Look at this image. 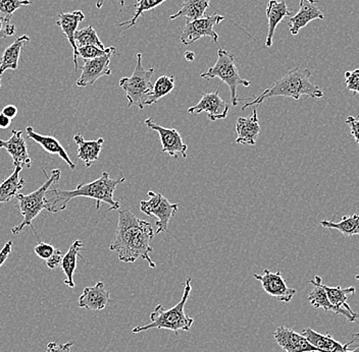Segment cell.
I'll return each mask as SVG.
<instances>
[{
    "instance_id": "6da1fadb",
    "label": "cell",
    "mask_w": 359,
    "mask_h": 352,
    "mask_svg": "<svg viewBox=\"0 0 359 352\" xmlns=\"http://www.w3.org/2000/svg\"><path fill=\"white\" fill-rule=\"evenodd\" d=\"M125 176H121L118 179H111L107 172H103L102 176L96 181L89 183H80L75 190H62L56 188L55 185L47 190L45 195L44 208L49 213L62 212L67 209V203L78 197H84L95 199L96 209H100V204H109V211L120 210L121 203L114 201V194L116 187L125 183Z\"/></svg>"
},
{
    "instance_id": "7a4b0ae2",
    "label": "cell",
    "mask_w": 359,
    "mask_h": 352,
    "mask_svg": "<svg viewBox=\"0 0 359 352\" xmlns=\"http://www.w3.org/2000/svg\"><path fill=\"white\" fill-rule=\"evenodd\" d=\"M311 71L309 69L302 67L291 69L284 77L275 82L271 88L264 90L255 99L246 100L242 111H245L247 107L262 104L264 100L271 97H290L294 100H299L302 95L311 98L324 97V92L311 82Z\"/></svg>"
},
{
    "instance_id": "3957f363",
    "label": "cell",
    "mask_w": 359,
    "mask_h": 352,
    "mask_svg": "<svg viewBox=\"0 0 359 352\" xmlns=\"http://www.w3.org/2000/svg\"><path fill=\"white\" fill-rule=\"evenodd\" d=\"M192 286L191 278H187L185 282V290L183 297L176 306L172 309H165L161 304H157L154 311L150 314L149 324L144 326H137L132 329L134 334L150 330V329H165L178 333V331H190L194 319L185 313V304L190 297Z\"/></svg>"
},
{
    "instance_id": "277c9868",
    "label": "cell",
    "mask_w": 359,
    "mask_h": 352,
    "mask_svg": "<svg viewBox=\"0 0 359 352\" xmlns=\"http://www.w3.org/2000/svg\"><path fill=\"white\" fill-rule=\"evenodd\" d=\"M43 174L47 179L41 187L31 194H18L15 197L22 216V221L19 225H15L11 230L13 234H19L27 226H30L33 232L36 233L33 227V220L40 214V212H42V210L45 209V195H46L47 190L51 188V185L57 183L62 176V171L60 169H53L50 176H47L45 170H43Z\"/></svg>"
},
{
    "instance_id": "5b68a950",
    "label": "cell",
    "mask_w": 359,
    "mask_h": 352,
    "mask_svg": "<svg viewBox=\"0 0 359 352\" xmlns=\"http://www.w3.org/2000/svg\"><path fill=\"white\" fill-rule=\"evenodd\" d=\"M156 69L154 67L145 69L142 66V55H137L136 66L131 77L122 78L120 80L121 88L127 97L128 107L136 106L139 111H143L146 106L154 84L151 82Z\"/></svg>"
},
{
    "instance_id": "8992f818",
    "label": "cell",
    "mask_w": 359,
    "mask_h": 352,
    "mask_svg": "<svg viewBox=\"0 0 359 352\" xmlns=\"http://www.w3.org/2000/svg\"><path fill=\"white\" fill-rule=\"evenodd\" d=\"M202 78L210 80V78H219L222 82L226 84L231 92V103L233 106H237L239 99L237 94V88L242 85L244 87H249L251 85L250 80L242 78L239 75V69L236 66L234 55L219 48L217 50V60L215 66L210 67L205 73H201Z\"/></svg>"
},
{
    "instance_id": "52a82bcc",
    "label": "cell",
    "mask_w": 359,
    "mask_h": 352,
    "mask_svg": "<svg viewBox=\"0 0 359 352\" xmlns=\"http://www.w3.org/2000/svg\"><path fill=\"white\" fill-rule=\"evenodd\" d=\"M147 196L149 197L148 201H140L141 212L144 213L147 216L156 218V234L168 232V223L178 211V204L170 203L165 197L154 190H149Z\"/></svg>"
},
{
    "instance_id": "ba28073f",
    "label": "cell",
    "mask_w": 359,
    "mask_h": 352,
    "mask_svg": "<svg viewBox=\"0 0 359 352\" xmlns=\"http://www.w3.org/2000/svg\"><path fill=\"white\" fill-rule=\"evenodd\" d=\"M156 235L154 227L149 222L141 219L140 226L135 232L131 244L128 248L123 263H134L138 259H143L149 263L151 268H156V263L152 261L149 253L154 252V248L150 246V241Z\"/></svg>"
},
{
    "instance_id": "9c48e42d",
    "label": "cell",
    "mask_w": 359,
    "mask_h": 352,
    "mask_svg": "<svg viewBox=\"0 0 359 352\" xmlns=\"http://www.w3.org/2000/svg\"><path fill=\"white\" fill-rule=\"evenodd\" d=\"M141 219L135 216L129 209L118 210V223L116 226V239L109 246V251L118 253L121 262L125 259L128 248L135 232L140 226Z\"/></svg>"
},
{
    "instance_id": "30bf717a",
    "label": "cell",
    "mask_w": 359,
    "mask_h": 352,
    "mask_svg": "<svg viewBox=\"0 0 359 352\" xmlns=\"http://www.w3.org/2000/svg\"><path fill=\"white\" fill-rule=\"evenodd\" d=\"M224 17L219 13L213 15H204L201 19L190 21L186 20L183 32L181 34V42L186 46L196 42L203 37H210L215 43L219 41V35L215 31V24L223 22Z\"/></svg>"
},
{
    "instance_id": "8fae6325",
    "label": "cell",
    "mask_w": 359,
    "mask_h": 352,
    "mask_svg": "<svg viewBox=\"0 0 359 352\" xmlns=\"http://www.w3.org/2000/svg\"><path fill=\"white\" fill-rule=\"evenodd\" d=\"M253 277L262 283L264 293H268L269 297L277 298L280 302H290L296 295V289L287 286L286 280L283 278L280 271L273 273L264 269L262 274H253Z\"/></svg>"
},
{
    "instance_id": "7c38bea8",
    "label": "cell",
    "mask_w": 359,
    "mask_h": 352,
    "mask_svg": "<svg viewBox=\"0 0 359 352\" xmlns=\"http://www.w3.org/2000/svg\"><path fill=\"white\" fill-rule=\"evenodd\" d=\"M146 127H149L152 131L157 132L161 138V146H163V152L174 157L178 160L177 154H181L184 158H187L188 146L183 142L181 134L176 129H168V127H161L154 122L151 118L145 120Z\"/></svg>"
},
{
    "instance_id": "4fadbf2b",
    "label": "cell",
    "mask_w": 359,
    "mask_h": 352,
    "mask_svg": "<svg viewBox=\"0 0 359 352\" xmlns=\"http://www.w3.org/2000/svg\"><path fill=\"white\" fill-rule=\"evenodd\" d=\"M116 51H111L107 55L100 56V57L93 58V59H87L84 62V66H82V73L78 78V87H87L95 84L96 80L101 77H109L111 75L109 64H111V56Z\"/></svg>"
},
{
    "instance_id": "5bb4252c",
    "label": "cell",
    "mask_w": 359,
    "mask_h": 352,
    "mask_svg": "<svg viewBox=\"0 0 359 352\" xmlns=\"http://www.w3.org/2000/svg\"><path fill=\"white\" fill-rule=\"evenodd\" d=\"M219 90L212 93H205L202 95L201 100L194 106L188 108V112L192 113H202L206 112L212 121L224 120L228 116L230 106L226 104V101L222 99L219 96Z\"/></svg>"
},
{
    "instance_id": "9a60e30c",
    "label": "cell",
    "mask_w": 359,
    "mask_h": 352,
    "mask_svg": "<svg viewBox=\"0 0 359 352\" xmlns=\"http://www.w3.org/2000/svg\"><path fill=\"white\" fill-rule=\"evenodd\" d=\"M273 337L286 352H320L304 336L288 327H278L273 332Z\"/></svg>"
},
{
    "instance_id": "2e32d148",
    "label": "cell",
    "mask_w": 359,
    "mask_h": 352,
    "mask_svg": "<svg viewBox=\"0 0 359 352\" xmlns=\"http://www.w3.org/2000/svg\"><path fill=\"white\" fill-rule=\"evenodd\" d=\"M0 148H4L13 159V167L31 168L32 159L28 152V146L22 136V131H11L8 141L0 140Z\"/></svg>"
},
{
    "instance_id": "e0dca14e",
    "label": "cell",
    "mask_w": 359,
    "mask_h": 352,
    "mask_svg": "<svg viewBox=\"0 0 359 352\" xmlns=\"http://www.w3.org/2000/svg\"><path fill=\"white\" fill-rule=\"evenodd\" d=\"M318 0H300L299 10L286 22L292 35H297L302 28L313 20L325 19L324 13L318 8Z\"/></svg>"
},
{
    "instance_id": "ac0fdd59",
    "label": "cell",
    "mask_w": 359,
    "mask_h": 352,
    "mask_svg": "<svg viewBox=\"0 0 359 352\" xmlns=\"http://www.w3.org/2000/svg\"><path fill=\"white\" fill-rule=\"evenodd\" d=\"M300 334L304 336L320 352H359V347L353 351L349 349V346L353 344V340L346 344H341L340 342L334 339L330 332L327 334H320L314 331L313 329L305 328Z\"/></svg>"
},
{
    "instance_id": "d6986e66",
    "label": "cell",
    "mask_w": 359,
    "mask_h": 352,
    "mask_svg": "<svg viewBox=\"0 0 359 352\" xmlns=\"http://www.w3.org/2000/svg\"><path fill=\"white\" fill-rule=\"evenodd\" d=\"M309 282H311L313 286V290L309 293V300L314 309H324L325 311H334V313L338 314V315L344 316L349 322H354V321L358 319L359 315L354 316L346 311V309H337L330 302L324 286H323L324 284L322 283V278L320 276H316L314 279L309 280Z\"/></svg>"
},
{
    "instance_id": "ffe728a7",
    "label": "cell",
    "mask_w": 359,
    "mask_h": 352,
    "mask_svg": "<svg viewBox=\"0 0 359 352\" xmlns=\"http://www.w3.org/2000/svg\"><path fill=\"white\" fill-rule=\"evenodd\" d=\"M111 304L109 293L105 290L104 283L97 282L95 286L86 287L82 295L79 297L78 304L80 308L92 311H100Z\"/></svg>"
},
{
    "instance_id": "44dd1931",
    "label": "cell",
    "mask_w": 359,
    "mask_h": 352,
    "mask_svg": "<svg viewBox=\"0 0 359 352\" xmlns=\"http://www.w3.org/2000/svg\"><path fill=\"white\" fill-rule=\"evenodd\" d=\"M84 13L81 10L72 11V13H62L58 15L56 26L62 29V33L66 35L67 39L69 40L74 53V66H75V71H78V47L75 41V33L78 30L79 24L84 21Z\"/></svg>"
},
{
    "instance_id": "7402d4cb",
    "label": "cell",
    "mask_w": 359,
    "mask_h": 352,
    "mask_svg": "<svg viewBox=\"0 0 359 352\" xmlns=\"http://www.w3.org/2000/svg\"><path fill=\"white\" fill-rule=\"evenodd\" d=\"M237 139L236 143L244 146H255L260 134L257 109L255 108L250 118H239L236 122Z\"/></svg>"
},
{
    "instance_id": "603a6c76",
    "label": "cell",
    "mask_w": 359,
    "mask_h": 352,
    "mask_svg": "<svg viewBox=\"0 0 359 352\" xmlns=\"http://www.w3.org/2000/svg\"><path fill=\"white\" fill-rule=\"evenodd\" d=\"M26 132L28 134V138L37 143L38 145L41 146L46 153L58 155L69 165L72 170L75 169V163L71 160L66 150H65V148L62 147V143H60L57 139L53 136H43V134H38L31 127H27Z\"/></svg>"
},
{
    "instance_id": "cb8c5ba5",
    "label": "cell",
    "mask_w": 359,
    "mask_h": 352,
    "mask_svg": "<svg viewBox=\"0 0 359 352\" xmlns=\"http://www.w3.org/2000/svg\"><path fill=\"white\" fill-rule=\"evenodd\" d=\"M291 15V10L285 1L269 0L266 6V17L269 20V31L266 35V46H273V35L278 24L283 22L285 17Z\"/></svg>"
},
{
    "instance_id": "d4e9b609",
    "label": "cell",
    "mask_w": 359,
    "mask_h": 352,
    "mask_svg": "<svg viewBox=\"0 0 359 352\" xmlns=\"http://www.w3.org/2000/svg\"><path fill=\"white\" fill-rule=\"evenodd\" d=\"M74 141L78 145V158L85 163L87 168L91 167L100 158L104 139L100 138L96 141H86L82 134L74 136Z\"/></svg>"
},
{
    "instance_id": "484cf974",
    "label": "cell",
    "mask_w": 359,
    "mask_h": 352,
    "mask_svg": "<svg viewBox=\"0 0 359 352\" xmlns=\"http://www.w3.org/2000/svg\"><path fill=\"white\" fill-rule=\"evenodd\" d=\"M30 42L29 36L22 35L13 41L8 48L4 50V55L0 59V75L4 71L11 69L15 71L19 66L20 56H21L22 47Z\"/></svg>"
},
{
    "instance_id": "4316f807",
    "label": "cell",
    "mask_w": 359,
    "mask_h": 352,
    "mask_svg": "<svg viewBox=\"0 0 359 352\" xmlns=\"http://www.w3.org/2000/svg\"><path fill=\"white\" fill-rule=\"evenodd\" d=\"M83 242L81 241H75L69 246L66 255L62 257V267L66 279H65V284L69 286V288H74L76 286L74 282V274H75L76 268H77L78 258H82L80 255V251L82 250Z\"/></svg>"
},
{
    "instance_id": "83f0119b",
    "label": "cell",
    "mask_w": 359,
    "mask_h": 352,
    "mask_svg": "<svg viewBox=\"0 0 359 352\" xmlns=\"http://www.w3.org/2000/svg\"><path fill=\"white\" fill-rule=\"evenodd\" d=\"M22 169V167H15L13 174L0 183V204L8 203L11 199L15 198L26 185L25 179L20 176Z\"/></svg>"
},
{
    "instance_id": "f1b7e54d",
    "label": "cell",
    "mask_w": 359,
    "mask_h": 352,
    "mask_svg": "<svg viewBox=\"0 0 359 352\" xmlns=\"http://www.w3.org/2000/svg\"><path fill=\"white\" fill-rule=\"evenodd\" d=\"M210 0H183L181 10L175 15H170V20H176L180 17H185L190 21L201 19L205 15V11L210 8Z\"/></svg>"
},
{
    "instance_id": "f546056e",
    "label": "cell",
    "mask_w": 359,
    "mask_h": 352,
    "mask_svg": "<svg viewBox=\"0 0 359 352\" xmlns=\"http://www.w3.org/2000/svg\"><path fill=\"white\" fill-rule=\"evenodd\" d=\"M324 286L325 293H327V298L330 302L333 304L335 308L339 309H346V311L351 313L352 315L358 316L355 311H352L349 304L347 302V298L349 295H353L355 293V288L354 287H348V288H342V287H329Z\"/></svg>"
},
{
    "instance_id": "4dcf8cb0",
    "label": "cell",
    "mask_w": 359,
    "mask_h": 352,
    "mask_svg": "<svg viewBox=\"0 0 359 352\" xmlns=\"http://www.w3.org/2000/svg\"><path fill=\"white\" fill-rule=\"evenodd\" d=\"M320 225L327 230H339L345 237L359 234V216L358 214L352 216H343L339 222L322 220Z\"/></svg>"
},
{
    "instance_id": "1f68e13d",
    "label": "cell",
    "mask_w": 359,
    "mask_h": 352,
    "mask_svg": "<svg viewBox=\"0 0 359 352\" xmlns=\"http://www.w3.org/2000/svg\"><path fill=\"white\" fill-rule=\"evenodd\" d=\"M175 88V78L172 76H161L156 80L150 93L149 99L146 103L147 105H152L161 100V98L165 97Z\"/></svg>"
},
{
    "instance_id": "d6a6232c",
    "label": "cell",
    "mask_w": 359,
    "mask_h": 352,
    "mask_svg": "<svg viewBox=\"0 0 359 352\" xmlns=\"http://www.w3.org/2000/svg\"><path fill=\"white\" fill-rule=\"evenodd\" d=\"M75 41L77 47L93 46L100 47L101 49H105L107 47L100 41L97 33L94 30L93 26H88L86 28L81 29V30L76 31Z\"/></svg>"
},
{
    "instance_id": "836d02e7",
    "label": "cell",
    "mask_w": 359,
    "mask_h": 352,
    "mask_svg": "<svg viewBox=\"0 0 359 352\" xmlns=\"http://www.w3.org/2000/svg\"><path fill=\"white\" fill-rule=\"evenodd\" d=\"M165 1L167 0H137L133 17L130 21L121 22L120 27L127 26L126 30H129L131 27L136 24L137 20L144 15L145 11L154 10Z\"/></svg>"
},
{
    "instance_id": "e575fe53",
    "label": "cell",
    "mask_w": 359,
    "mask_h": 352,
    "mask_svg": "<svg viewBox=\"0 0 359 352\" xmlns=\"http://www.w3.org/2000/svg\"><path fill=\"white\" fill-rule=\"evenodd\" d=\"M111 51H116V49L114 47H107L105 49H101L100 47L89 45V46L78 47V56H80L84 60L93 59V58L107 55Z\"/></svg>"
},
{
    "instance_id": "d590c367",
    "label": "cell",
    "mask_w": 359,
    "mask_h": 352,
    "mask_svg": "<svg viewBox=\"0 0 359 352\" xmlns=\"http://www.w3.org/2000/svg\"><path fill=\"white\" fill-rule=\"evenodd\" d=\"M32 4L31 0H0V15H11L22 6Z\"/></svg>"
},
{
    "instance_id": "8d00e7d4",
    "label": "cell",
    "mask_w": 359,
    "mask_h": 352,
    "mask_svg": "<svg viewBox=\"0 0 359 352\" xmlns=\"http://www.w3.org/2000/svg\"><path fill=\"white\" fill-rule=\"evenodd\" d=\"M15 24L11 22L10 15H0V39L11 37L15 34Z\"/></svg>"
},
{
    "instance_id": "74e56055",
    "label": "cell",
    "mask_w": 359,
    "mask_h": 352,
    "mask_svg": "<svg viewBox=\"0 0 359 352\" xmlns=\"http://www.w3.org/2000/svg\"><path fill=\"white\" fill-rule=\"evenodd\" d=\"M56 250H57V248H55V246H51V244H47V242L40 241L39 244L34 248V253H35L40 259L47 261V260L53 257Z\"/></svg>"
},
{
    "instance_id": "f35d334b",
    "label": "cell",
    "mask_w": 359,
    "mask_h": 352,
    "mask_svg": "<svg viewBox=\"0 0 359 352\" xmlns=\"http://www.w3.org/2000/svg\"><path fill=\"white\" fill-rule=\"evenodd\" d=\"M345 84L349 91L359 95V69L345 73Z\"/></svg>"
},
{
    "instance_id": "ab89813d",
    "label": "cell",
    "mask_w": 359,
    "mask_h": 352,
    "mask_svg": "<svg viewBox=\"0 0 359 352\" xmlns=\"http://www.w3.org/2000/svg\"><path fill=\"white\" fill-rule=\"evenodd\" d=\"M73 345L74 342L62 343V344L50 342L47 344L46 351L45 352H72Z\"/></svg>"
},
{
    "instance_id": "60d3db41",
    "label": "cell",
    "mask_w": 359,
    "mask_h": 352,
    "mask_svg": "<svg viewBox=\"0 0 359 352\" xmlns=\"http://www.w3.org/2000/svg\"><path fill=\"white\" fill-rule=\"evenodd\" d=\"M346 123L351 129V136H353L356 143L359 146V116L353 118V116H348Z\"/></svg>"
},
{
    "instance_id": "b9f144b4",
    "label": "cell",
    "mask_w": 359,
    "mask_h": 352,
    "mask_svg": "<svg viewBox=\"0 0 359 352\" xmlns=\"http://www.w3.org/2000/svg\"><path fill=\"white\" fill-rule=\"evenodd\" d=\"M62 257H64V255H62V253L60 252V250H56V252L53 253V257H51L50 259L47 260V261H45L47 268L51 269V270H55V268H57V267L60 266V264H62Z\"/></svg>"
},
{
    "instance_id": "7bdbcfd3",
    "label": "cell",
    "mask_w": 359,
    "mask_h": 352,
    "mask_svg": "<svg viewBox=\"0 0 359 352\" xmlns=\"http://www.w3.org/2000/svg\"><path fill=\"white\" fill-rule=\"evenodd\" d=\"M11 248H13V241H8L6 244H4L2 250L0 251V267L6 263L8 255H10L11 253Z\"/></svg>"
},
{
    "instance_id": "ee69618b",
    "label": "cell",
    "mask_w": 359,
    "mask_h": 352,
    "mask_svg": "<svg viewBox=\"0 0 359 352\" xmlns=\"http://www.w3.org/2000/svg\"><path fill=\"white\" fill-rule=\"evenodd\" d=\"M1 113H4V115L13 120V118L18 115V108L15 105H6V106H4V109H2Z\"/></svg>"
},
{
    "instance_id": "f6af8a7d",
    "label": "cell",
    "mask_w": 359,
    "mask_h": 352,
    "mask_svg": "<svg viewBox=\"0 0 359 352\" xmlns=\"http://www.w3.org/2000/svg\"><path fill=\"white\" fill-rule=\"evenodd\" d=\"M11 125V120L0 112V129H6Z\"/></svg>"
},
{
    "instance_id": "bcb514c9",
    "label": "cell",
    "mask_w": 359,
    "mask_h": 352,
    "mask_svg": "<svg viewBox=\"0 0 359 352\" xmlns=\"http://www.w3.org/2000/svg\"><path fill=\"white\" fill-rule=\"evenodd\" d=\"M185 59L187 60V62H193L195 59V55L193 51H186L185 52Z\"/></svg>"
},
{
    "instance_id": "7dc6e473",
    "label": "cell",
    "mask_w": 359,
    "mask_h": 352,
    "mask_svg": "<svg viewBox=\"0 0 359 352\" xmlns=\"http://www.w3.org/2000/svg\"><path fill=\"white\" fill-rule=\"evenodd\" d=\"M104 1L105 0H97V1H96V8H97L98 10H100V8H102ZM118 1L120 2L121 6H125V0H118Z\"/></svg>"
},
{
    "instance_id": "c3c4849f",
    "label": "cell",
    "mask_w": 359,
    "mask_h": 352,
    "mask_svg": "<svg viewBox=\"0 0 359 352\" xmlns=\"http://www.w3.org/2000/svg\"><path fill=\"white\" fill-rule=\"evenodd\" d=\"M352 338H353V342H359V333H354V334H352Z\"/></svg>"
},
{
    "instance_id": "681fc988",
    "label": "cell",
    "mask_w": 359,
    "mask_h": 352,
    "mask_svg": "<svg viewBox=\"0 0 359 352\" xmlns=\"http://www.w3.org/2000/svg\"><path fill=\"white\" fill-rule=\"evenodd\" d=\"M0 87H1V75H0Z\"/></svg>"
},
{
    "instance_id": "f907efd6",
    "label": "cell",
    "mask_w": 359,
    "mask_h": 352,
    "mask_svg": "<svg viewBox=\"0 0 359 352\" xmlns=\"http://www.w3.org/2000/svg\"><path fill=\"white\" fill-rule=\"evenodd\" d=\"M358 216H359V214H358Z\"/></svg>"
}]
</instances>
